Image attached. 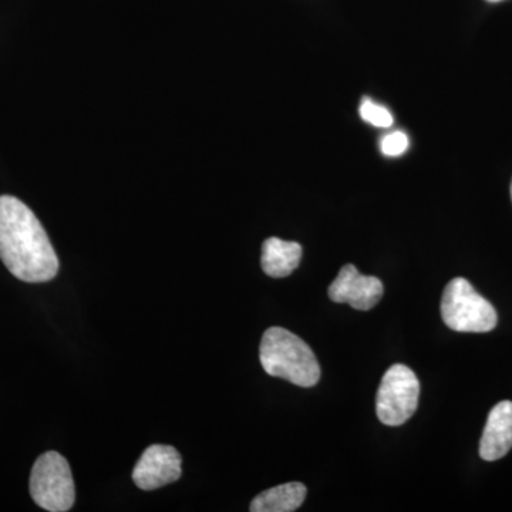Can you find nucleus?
<instances>
[{"mask_svg":"<svg viewBox=\"0 0 512 512\" xmlns=\"http://www.w3.org/2000/svg\"><path fill=\"white\" fill-rule=\"evenodd\" d=\"M0 259L10 274L29 284L52 281L59 258L45 228L25 202L0 197Z\"/></svg>","mask_w":512,"mask_h":512,"instance_id":"obj_1","label":"nucleus"},{"mask_svg":"<svg viewBox=\"0 0 512 512\" xmlns=\"http://www.w3.org/2000/svg\"><path fill=\"white\" fill-rule=\"evenodd\" d=\"M259 359L266 373L301 387L319 382L320 366L313 350L288 329L269 328L262 336Z\"/></svg>","mask_w":512,"mask_h":512,"instance_id":"obj_2","label":"nucleus"},{"mask_svg":"<svg viewBox=\"0 0 512 512\" xmlns=\"http://www.w3.org/2000/svg\"><path fill=\"white\" fill-rule=\"evenodd\" d=\"M441 318L448 328L463 333H487L497 326L494 306L464 278H454L441 298Z\"/></svg>","mask_w":512,"mask_h":512,"instance_id":"obj_3","label":"nucleus"},{"mask_svg":"<svg viewBox=\"0 0 512 512\" xmlns=\"http://www.w3.org/2000/svg\"><path fill=\"white\" fill-rule=\"evenodd\" d=\"M29 488L33 501L46 511H70L76 500L72 470L57 451H47L37 458Z\"/></svg>","mask_w":512,"mask_h":512,"instance_id":"obj_4","label":"nucleus"},{"mask_svg":"<svg viewBox=\"0 0 512 512\" xmlns=\"http://www.w3.org/2000/svg\"><path fill=\"white\" fill-rule=\"evenodd\" d=\"M420 382L410 367L393 365L384 373L376 397V413L383 424L402 426L419 406Z\"/></svg>","mask_w":512,"mask_h":512,"instance_id":"obj_5","label":"nucleus"},{"mask_svg":"<svg viewBox=\"0 0 512 512\" xmlns=\"http://www.w3.org/2000/svg\"><path fill=\"white\" fill-rule=\"evenodd\" d=\"M180 453L174 447L154 444L144 450L133 470V481L140 490L153 491L175 483L183 474Z\"/></svg>","mask_w":512,"mask_h":512,"instance_id":"obj_6","label":"nucleus"},{"mask_svg":"<svg viewBox=\"0 0 512 512\" xmlns=\"http://www.w3.org/2000/svg\"><path fill=\"white\" fill-rule=\"evenodd\" d=\"M384 286L376 276L360 274L355 265L340 269L329 286V298L335 303H349L356 311H370L382 299Z\"/></svg>","mask_w":512,"mask_h":512,"instance_id":"obj_7","label":"nucleus"},{"mask_svg":"<svg viewBox=\"0 0 512 512\" xmlns=\"http://www.w3.org/2000/svg\"><path fill=\"white\" fill-rule=\"evenodd\" d=\"M512 448V402L495 404L488 414L480 441V456L485 461H497Z\"/></svg>","mask_w":512,"mask_h":512,"instance_id":"obj_8","label":"nucleus"},{"mask_svg":"<svg viewBox=\"0 0 512 512\" xmlns=\"http://www.w3.org/2000/svg\"><path fill=\"white\" fill-rule=\"evenodd\" d=\"M302 259V247L298 242L268 238L262 245L261 265L271 278H286L298 268Z\"/></svg>","mask_w":512,"mask_h":512,"instance_id":"obj_9","label":"nucleus"},{"mask_svg":"<svg viewBox=\"0 0 512 512\" xmlns=\"http://www.w3.org/2000/svg\"><path fill=\"white\" fill-rule=\"evenodd\" d=\"M306 490L302 483L281 484L256 495L249 510L252 512H292L305 501Z\"/></svg>","mask_w":512,"mask_h":512,"instance_id":"obj_10","label":"nucleus"},{"mask_svg":"<svg viewBox=\"0 0 512 512\" xmlns=\"http://www.w3.org/2000/svg\"><path fill=\"white\" fill-rule=\"evenodd\" d=\"M360 117L370 126L389 128L393 124V116L386 107L380 106L375 101L365 97L359 107Z\"/></svg>","mask_w":512,"mask_h":512,"instance_id":"obj_11","label":"nucleus"},{"mask_svg":"<svg viewBox=\"0 0 512 512\" xmlns=\"http://www.w3.org/2000/svg\"><path fill=\"white\" fill-rule=\"evenodd\" d=\"M409 137L403 131H393L387 134L380 141V150L386 157H399L406 153L409 148Z\"/></svg>","mask_w":512,"mask_h":512,"instance_id":"obj_12","label":"nucleus"},{"mask_svg":"<svg viewBox=\"0 0 512 512\" xmlns=\"http://www.w3.org/2000/svg\"><path fill=\"white\" fill-rule=\"evenodd\" d=\"M487 2L497 3V2H501V0H487Z\"/></svg>","mask_w":512,"mask_h":512,"instance_id":"obj_13","label":"nucleus"},{"mask_svg":"<svg viewBox=\"0 0 512 512\" xmlns=\"http://www.w3.org/2000/svg\"><path fill=\"white\" fill-rule=\"evenodd\" d=\"M511 198H512V183H511Z\"/></svg>","mask_w":512,"mask_h":512,"instance_id":"obj_14","label":"nucleus"}]
</instances>
